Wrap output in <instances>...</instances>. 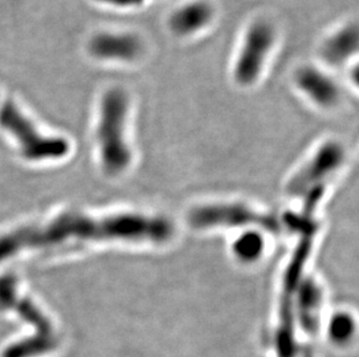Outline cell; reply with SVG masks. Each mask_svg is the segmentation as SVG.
I'll use <instances>...</instances> for the list:
<instances>
[{"mask_svg": "<svg viewBox=\"0 0 359 357\" xmlns=\"http://www.w3.org/2000/svg\"><path fill=\"white\" fill-rule=\"evenodd\" d=\"M171 223L160 217L122 214L92 218L65 214L41 227H27L0 237V262L15 253L63 243L68 239L127 240L162 243L172 237Z\"/></svg>", "mask_w": 359, "mask_h": 357, "instance_id": "6da1fadb", "label": "cell"}, {"mask_svg": "<svg viewBox=\"0 0 359 357\" xmlns=\"http://www.w3.org/2000/svg\"><path fill=\"white\" fill-rule=\"evenodd\" d=\"M278 28L264 15L244 24L229 63V77L238 88L249 90L264 80L278 50Z\"/></svg>", "mask_w": 359, "mask_h": 357, "instance_id": "7a4b0ae2", "label": "cell"}, {"mask_svg": "<svg viewBox=\"0 0 359 357\" xmlns=\"http://www.w3.org/2000/svg\"><path fill=\"white\" fill-rule=\"evenodd\" d=\"M129 106L128 94L122 88H109L102 95L97 141L104 169L112 174L123 171L132 160V151L126 139Z\"/></svg>", "mask_w": 359, "mask_h": 357, "instance_id": "3957f363", "label": "cell"}, {"mask_svg": "<svg viewBox=\"0 0 359 357\" xmlns=\"http://www.w3.org/2000/svg\"><path fill=\"white\" fill-rule=\"evenodd\" d=\"M0 127L15 137L25 158L29 160L62 158L70 150L68 141L41 135L34 125L12 102L4 104L0 109Z\"/></svg>", "mask_w": 359, "mask_h": 357, "instance_id": "277c9868", "label": "cell"}, {"mask_svg": "<svg viewBox=\"0 0 359 357\" xmlns=\"http://www.w3.org/2000/svg\"><path fill=\"white\" fill-rule=\"evenodd\" d=\"M359 29L355 20H346L330 28L316 46V63L336 74L358 65Z\"/></svg>", "mask_w": 359, "mask_h": 357, "instance_id": "5b68a950", "label": "cell"}, {"mask_svg": "<svg viewBox=\"0 0 359 357\" xmlns=\"http://www.w3.org/2000/svg\"><path fill=\"white\" fill-rule=\"evenodd\" d=\"M219 10L212 0H183L166 15V31L178 41H196L217 24Z\"/></svg>", "mask_w": 359, "mask_h": 357, "instance_id": "8992f818", "label": "cell"}, {"mask_svg": "<svg viewBox=\"0 0 359 357\" xmlns=\"http://www.w3.org/2000/svg\"><path fill=\"white\" fill-rule=\"evenodd\" d=\"M191 225L197 229L259 226L269 231L279 230V224L272 216L265 215L238 203H217L199 206L189 216Z\"/></svg>", "mask_w": 359, "mask_h": 357, "instance_id": "52a82bcc", "label": "cell"}, {"mask_svg": "<svg viewBox=\"0 0 359 357\" xmlns=\"http://www.w3.org/2000/svg\"><path fill=\"white\" fill-rule=\"evenodd\" d=\"M292 86L302 98L321 109H332L342 102L343 90L334 72L319 63H304L293 70Z\"/></svg>", "mask_w": 359, "mask_h": 357, "instance_id": "ba28073f", "label": "cell"}, {"mask_svg": "<svg viewBox=\"0 0 359 357\" xmlns=\"http://www.w3.org/2000/svg\"><path fill=\"white\" fill-rule=\"evenodd\" d=\"M147 41L135 31H102L92 37L90 54L102 62L134 65L146 57Z\"/></svg>", "mask_w": 359, "mask_h": 357, "instance_id": "9c48e42d", "label": "cell"}, {"mask_svg": "<svg viewBox=\"0 0 359 357\" xmlns=\"http://www.w3.org/2000/svg\"><path fill=\"white\" fill-rule=\"evenodd\" d=\"M344 159V151L339 143L328 142L319 148L314 158L295 174L288 183L287 190L291 195H305L311 189L325 185L332 172L339 169Z\"/></svg>", "mask_w": 359, "mask_h": 357, "instance_id": "30bf717a", "label": "cell"}, {"mask_svg": "<svg viewBox=\"0 0 359 357\" xmlns=\"http://www.w3.org/2000/svg\"><path fill=\"white\" fill-rule=\"evenodd\" d=\"M0 310L14 311L31 323L36 330L33 337L43 340L57 339L49 318L29 298L19 296L17 284L11 276L0 277Z\"/></svg>", "mask_w": 359, "mask_h": 357, "instance_id": "8fae6325", "label": "cell"}, {"mask_svg": "<svg viewBox=\"0 0 359 357\" xmlns=\"http://www.w3.org/2000/svg\"><path fill=\"white\" fill-rule=\"evenodd\" d=\"M294 305L305 330H316L322 305V290L312 279H302L295 291Z\"/></svg>", "mask_w": 359, "mask_h": 357, "instance_id": "7c38bea8", "label": "cell"}, {"mask_svg": "<svg viewBox=\"0 0 359 357\" xmlns=\"http://www.w3.org/2000/svg\"><path fill=\"white\" fill-rule=\"evenodd\" d=\"M57 344L58 339L43 340L29 337L10 344L4 351L3 357H38L54 351Z\"/></svg>", "mask_w": 359, "mask_h": 357, "instance_id": "4fadbf2b", "label": "cell"}, {"mask_svg": "<svg viewBox=\"0 0 359 357\" xmlns=\"http://www.w3.org/2000/svg\"><path fill=\"white\" fill-rule=\"evenodd\" d=\"M235 255L244 262H251L257 260L264 251V239L257 232L243 233L236 239L233 246Z\"/></svg>", "mask_w": 359, "mask_h": 357, "instance_id": "5bb4252c", "label": "cell"}, {"mask_svg": "<svg viewBox=\"0 0 359 357\" xmlns=\"http://www.w3.org/2000/svg\"><path fill=\"white\" fill-rule=\"evenodd\" d=\"M353 321L346 314H337L330 323V334L336 340H346L353 333Z\"/></svg>", "mask_w": 359, "mask_h": 357, "instance_id": "9a60e30c", "label": "cell"}, {"mask_svg": "<svg viewBox=\"0 0 359 357\" xmlns=\"http://www.w3.org/2000/svg\"><path fill=\"white\" fill-rule=\"evenodd\" d=\"M95 1L107 6L120 8V10H137L146 6L147 4H149L151 0H95Z\"/></svg>", "mask_w": 359, "mask_h": 357, "instance_id": "2e32d148", "label": "cell"}]
</instances>
